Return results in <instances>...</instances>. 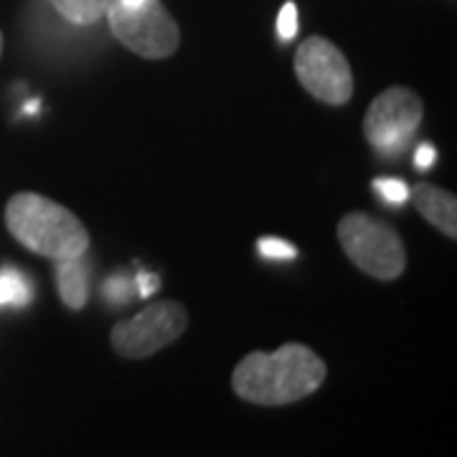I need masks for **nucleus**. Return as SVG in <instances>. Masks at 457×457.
Listing matches in <instances>:
<instances>
[{
  "label": "nucleus",
  "mask_w": 457,
  "mask_h": 457,
  "mask_svg": "<svg viewBox=\"0 0 457 457\" xmlns=\"http://www.w3.org/2000/svg\"><path fill=\"white\" fill-rule=\"evenodd\" d=\"M425 104L407 87H389L371 102L363 117V135L378 155L399 158L420 130Z\"/></svg>",
  "instance_id": "nucleus-5"
},
{
  "label": "nucleus",
  "mask_w": 457,
  "mask_h": 457,
  "mask_svg": "<svg viewBox=\"0 0 457 457\" xmlns=\"http://www.w3.org/2000/svg\"><path fill=\"white\" fill-rule=\"evenodd\" d=\"M56 285H59V295H62L66 308L82 311L87 305V297H89V267L84 264L82 257L59 260Z\"/></svg>",
  "instance_id": "nucleus-9"
},
{
  "label": "nucleus",
  "mask_w": 457,
  "mask_h": 457,
  "mask_svg": "<svg viewBox=\"0 0 457 457\" xmlns=\"http://www.w3.org/2000/svg\"><path fill=\"white\" fill-rule=\"evenodd\" d=\"M409 198L414 209L425 216L435 228H440L445 237H457V198L455 194L445 191L435 183H417L409 188Z\"/></svg>",
  "instance_id": "nucleus-8"
},
{
  "label": "nucleus",
  "mask_w": 457,
  "mask_h": 457,
  "mask_svg": "<svg viewBox=\"0 0 457 457\" xmlns=\"http://www.w3.org/2000/svg\"><path fill=\"white\" fill-rule=\"evenodd\" d=\"M374 188L381 194L384 201H389V204H394V206L404 204V201L409 198V186L404 183V180H399V179H376Z\"/></svg>",
  "instance_id": "nucleus-12"
},
{
  "label": "nucleus",
  "mask_w": 457,
  "mask_h": 457,
  "mask_svg": "<svg viewBox=\"0 0 457 457\" xmlns=\"http://www.w3.org/2000/svg\"><path fill=\"white\" fill-rule=\"evenodd\" d=\"M23 112H38V102H29V104H26V107H23Z\"/></svg>",
  "instance_id": "nucleus-19"
},
{
  "label": "nucleus",
  "mask_w": 457,
  "mask_h": 457,
  "mask_svg": "<svg viewBox=\"0 0 457 457\" xmlns=\"http://www.w3.org/2000/svg\"><path fill=\"white\" fill-rule=\"evenodd\" d=\"M135 285H137V295H140V297H150V295L158 290L161 278H158V275H150V272H140Z\"/></svg>",
  "instance_id": "nucleus-17"
},
{
  "label": "nucleus",
  "mask_w": 457,
  "mask_h": 457,
  "mask_svg": "<svg viewBox=\"0 0 457 457\" xmlns=\"http://www.w3.org/2000/svg\"><path fill=\"white\" fill-rule=\"evenodd\" d=\"M0 56H3V33H0Z\"/></svg>",
  "instance_id": "nucleus-20"
},
{
  "label": "nucleus",
  "mask_w": 457,
  "mask_h": 457,
  "mask_svg": "<svg viewBox=\"0 0 457 457\" xmlns=\"http://www.w3.org/2000/svg\"><path fill=\"white\" fill-rule=\"evenodd\" d=\"M130 290H132V282L125 275H112V278L104 282V297H107V303L110 305H125L128 300H130Z\"/></svg>",
  "instance_id": "nucleus-13"
},
{
  "label": "nucleus",
  "mask_w": 457,
  "mask_h": 457,
  "mask_svg": "<svg viewBox=\"0 0 457 457\" xmlns=\"http://www.w3.org/2000/svg\"><path fill=\"white\" fill-rule=\"evenodd\" d=\"M117 3H122V5H128V8H137V5H143L145 0H117Z\"/></svg>",
  "instance_id": "nucleus-18"
},
{
  "label": "nucleus",
  "mask_w": 457,
  "mask_h": 457,
  "mask_svg": "<svg viewBox=\"0 0 457 457\" xmlns=\"http://www.w3.org/2000/svg\"><path fill=\"white\" fill-rule=\"evenodd\" d=\"M5 224L16 242L49 260L84 257L89 234L66 206L41 194H16L5 206Z\"/></svg>",
  "instance_id": "nucleus-2"
},
{
  "label": "nucleus",
  "mask_w": 457,
  "mask_h": 457,
  "mask_svg": "<svg viewBox=\"0 0 457 457\" xmlns=\"http://www.w3.org/2000/svg\"><path fill=\"white\" fill-rule=\"evenodd\" d=\"M257 245H260L262 254L270 257V260H295L297 257L295 245L285 242V239H278V237H264Z\"/></svg>",
  "instance_id": "nucleus-14"
},
{
  "label": "nucleus",
  "mask_w": 457,
  "mask_h": 457,
  "mask_svg": "<svg viewBox=\"0 0 457 457\" xmlns=\"http://www.w3.org/2000/svg\"><path fill=\"white\" fill-rule=\"evenodd\" d=\"M188 326V312L176 300L147 305L130 320H120L110 333L112 348L125 359H147L179 341Z\"/></svg>",
  "instance_id": "nucleus-6"
},
{
  "label": "nucleus",
  "mask_w": 457,
  "mask_h": 457,
  "mask_svg": "<svg viewBox=\"0 0 457 457\" xmlns=\"http://www.w3.org/2000/svg\"><path fill=\"white\" fill-rule=\"evenodd\" d=\"M56 8L59 16L77 23V26H92L107 13L112 0H46Z\"/></svg>",
  "instance_id": "nucleus-11"
},
{
  "label": "nucleus",
  "mask_w": 457,
  "mask_h": 457,
  "mask_svg": "<svg viewBox=\"0 0 457 457\" xmlns=\"http://www.w3.org/2000/svg\"><path fill=\"white\" fill-rule=\"evenodd\" d=\"M104 16L114 38L143 59H165L179 49V23L161 0H145L137 8L112 0Z\"/></svg>",
  "instance_id": "nucleus-4"
},
{
  "label": "nucleus",
  "mask_w": 457,
  "mask_h": 457,
  "mask_svg": "<svg viewBox=\"0 0 457 457\" xmlns=\"http://www.w3.org/2000/svg\"><path fill=\"white\" fill-rule=\"evenodd\" d=\"M328 376L326 361L303 343H285L275 353L252 351L237 363L231 386L260 407H282L315 394Z\"/></svg>",
  "instance_id": "nucleus-1"
},
{
  "label": "nucleus",
  "mask_w": 457,
  "mask_h": 457,
  "mask_svg": "<svg viewBox=\"0 0 457 457\" xmlns=\"http://www.w3.org/2000/svg\"><path fill=\"white\" fill-rule=\"evenodd\" d=\"M33 287L29 278L16 267L0 270V308H26L31 305Z\"/></svg>",
  "instance_id": "nucleus-10"
},
{
  "label": "nucleus",
  "mask_w": 457,
  "mask_h": 457,
  "mask_svg": "<svg viewBox=\"0 0 457 457\" xmlns=\"http://www.w3.org/2000/svg\"><path fill=\"white\" fill-rule=\"evenodd\" d=\"M295 74L303 89L326 104L338 107L353 95V74L345 54L323 36H311L297 46Z\"/></svg>",
  "instance_id": "nucleus-7"
},
{
  "label": "nucleus",
  "mask_w": 457,
  "mask_h": 457,
  "mask_svg": "<svg viewBox=\"0 0 457 457\" xmlns=\"http://www.w3.org/2000/svg\"><path fill=\"white\" fill-rule=\"evenodd\" d=\"M278 36L285 41V44H287V41H293L295 36H297V5H295L293 0H287V3L279 8Z\"/></svg>",
  "instance_id": "nucleus-15"
},
{
  "label": "nucleus",
  "mask_w": 457,
  "mask_h": 457,
  "mask_svg": "<svg viewBox=\"0 0 457 457\" xmlns=\"http://www.w3.org/2000/svg\"><path fill=\"white\" fill-rule=\"evenodd\" d=\"M338 242L348 260L376 279H396L407 267V252L396 228L369 213H345L338 221Z\"/></svg>",
  "instance_id": "nucleus-3"
},
{
  "label": "nucleus",
  "mask_w": 457,
  "mask_h": 457,
  "mask_svg": "<svg viewBox=\"0 0 457 457\" xmlns=\"http://www.w3.org/2000/svg\"><path fill=\"white\" fill-rule=\"evenodd\" d=\"M435 158H437V150L429 145V143H422V145L417 147V153H414V165H417V170H429V168L435 165Z\"/></svg>",
  "instance_id": "nucleus-16"
}]
</instances>
